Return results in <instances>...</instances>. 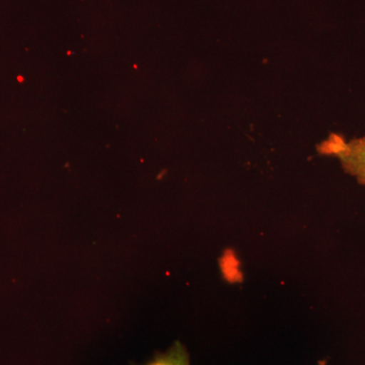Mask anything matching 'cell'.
Returning a JSON list of instances; mask_svg holds the SVG:
<instances>
[{
    "instance_id": "obj_1",
    "label": "cell",
    "mask_w": 365,
    "mask_h": 365,
    "mask_svg": "<svg viewBox=\"0 0 365 365\" xmlns=\"http://www.w3.org/2000/svg\"><path fill=\"white\" fill-rule=\"evenodd\" d=\"M321 155L337 158L346 174L365 186V135L347 140L340 134L332 133L318 146Z\"/></svg>"
},
{
    "instance_id": "obj_2",
    "label": "cell",
    "mask_w": 365,
    "mask_h": 365,
    "mask_svg": "<svg viewBox=\"0 0 365 365\" xmlns=\"http://www.w3.org/2000/svg\"><path fill=\"white\" fill-rule=\"evenodd\" d=\"M144 365H190L189 353L186 347L177 341L167 352L157 353Z\"/></svg>"
}]
</instances>
